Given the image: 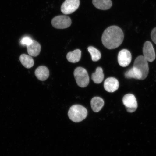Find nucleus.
<instances>
[{
	"mask_svg": "<svg viewBox=\"0 0 156 156\" xmlns=\"http://www.w3.org/2000/svg\"><path fill=\"white\" fill-rule=\"evenodd\" d=\"M81 52L80 50L76 49L73 51L68 52L67 55V58L68 61L72 63L79 62L81 59Z\"/></svg>",
	"mask_w": 156,
	"mask_h": 156,
	"instance_id": "obj_15",
	"label": "nucleus"
},
{
	"mask_svg": "<svg viewBox=\"0 0 156 156\" xmlns=\"http://www.w3.org/2000/svg\"><path fill=\"white\" fill-rule=\"evenodd\" d=\"M87 115V109L79 105H74L71 107L68 112V115L72 121L75 122L82 121L86 118Z\"/></svg>",
	"mask_w": 156,
	"mask_h": 156,
	"instance_id": "obj_3",
	"label": "nucleus"
},
{
	"mask_svg": "<svg viewBox=\"0 0 156 156\" xmlns=\"http://www.w3.org/2000/svg\"><path fill=\"white\" fill-rule=\"evenodd\" d=\"M148 61L143 56H139L136 58L133 67L125 74L126 79L144 80L149 74V67Z\"/></svg>",
	"mask_w": 156,
	"mask_h": 156,
	"instance_id": "obj_2",
	"label": "nucleus"
},
{
	"mask_svg": "<svg viewBox=\"0 0 156 156\" xmlns=\"http://www.w3.org/2000/svg\"><path fill=\"white\" fill-rule=\"evenodd\" d=\"M20 60L22 65L27 68H30L34 66V59L31 56L27 54L21 55L20 57Z\"/></svg>",
	"mask_w": 156,
	"mask_h": 156,
	"instance_id": "obj_16",
	"label": "nucleus"
},
{
	"mask_svg": "<svg viewBox=\"0 0 156 156\" xmlns=\"http://www.w3.org/2000/svg\"><path fill=\"white\" fill-rule=\"evenodd\" d=\"M80 5V0H66L62 5V12L65 15L71 14L76 10Z\"/></svg>",
	"mask_w": 156,
	"mask_h": 156,
	"instance_id": "obj_7",
	"label": "nucleus"
},
{
	"mask_svg": "<svg viewBox=\"0 0 156 156\" xmlns=\"http://www.w3.org/2000/svg\"><path fill=\"white\" fill-rule=\"evenodd\" d=\"M72 21L69 17L66 15H59L52 19L51 24L55 28L65 29L71 26Z\"/></svg>",
	"mask_w": 156,
	"mask_h": 156,
	"instance_id": "obj_5",
	"label": "nucleus"
},
{
	"mask_svg": "<svg viewBox=\"0 0 156 156\" xmlns=\"http://www.w3.org/2000/svg\"><path fill=\"white\" fill-rule=\"evenodd\" d=\"M74 76L77 84L81 87H85L89 83V77L87 72L85 68L77 67L74 72Z\"/></svg>",
	"mask_w": 156,
	"mask_h": 156,
	"instance_id": "obj_4",
	"label": "nucleus"
},
{
	"mask_svg": "<svg viewBox=\"0 0 156 156\" xmlns=\"http://www.w3.org/2000/svg\"><path fill=\"white\" fill-rule=\"evenodd\" d=\"M88 51L90 54L91 59L94 62H97L100 59L101 56L100 51L93 46H89L87 48Z\"/></svg>",
	"mask_w": 156,
	"mask_h": 156,
	"instance_id": "obj_18",
	"label": "nucleus"
},
{
	"mask_svg": "<svg viewBox=\"0 0 156 156\" xmlns=\"http://www.w3.org/2000/svg\"><path fill=\"white\" fill-rule=\"evenodd\" d=\"M122 102L126 107L127 112L132 113L137 108L138 104L136 97L131 94L124 95L122 98Z\"/></svg>",
	"mask_w": 156,
	"mask_h": 156,
	"instance_id": "obj_6",
	"label": "nucleus"
},
{
	"mask_svg": "<svg viewBox=\"0 0 156 156\" xmlns=\"http://www.w3.org/2000/svg\"><path fill=\"white\" fill-rule=\"evenodd\" d=\"M132 55L128 50L122 49L119 52L118 56V62L122 67H126L131 63Z\"/></svg>",
	"mask_w": 156,
	"mask_h": 156,
	"instance_id": "obj_8",
	"label": "nucleus"
},
{
	"mask_svg": "<svg viewBox=\"0 0 156 156\" xmlns=\"http://www.w3.org/2000/svg\"><path fill=\"white\" fill-rule=\"evenodd\" d=\"M104 75L102 68H97L96 71L93 73L91 76L93 81L95 83L99 84L102 83L104 79Z\"/></svg>",
	"mask_w": 156,
	"mask_h": 156,
	"instance_id": "obj_17",
	"label": "nucleus"
},
{
	"mask_svg": "<svg viewBox=\"0 0 156 156\" xmlns=\"http://www.w3.org/2000/svg\"><path fill=\"white\" fill-rule=\"evenodd\" d=\"M151 37L152 41L156 44V27L153 29L151 33Z\"/></svg>",
	"mask_w": 156,
	"mask_h": 156,
	"instance_id": "obj_20",
	"label": "nucleus"
},
{
	"mask_svg": "<svg viewBox=\"0 0 156 156\" xmlns=\"http://www.w3.org/2000/svg\"><path fill=\"white\" fill-rule=\"evenodd\" d=\"M119 87L118 80L114 77L107 78L104 83V88L107 92L113 93L118 90Z\"/></svg>",
	"mask_w": 156,
	"mask_h": 156,
	"instance_id": "obj_10",
	"label": "nucleus"
},
{
	"mask_svg": "<svg viewBox=\"0 0 156 156\" xmlns=\"http://www.w3.org/2000/svg\"><path fill=\"white\" fill-rule=\"evenodd\" d=\"M28 53L31 56H37L40 54L41 46L38 42L36 41L33 40L30 44L27 46Z\"/></svg>",
	"mask_w": 156,
	"mask_h": 156,
	"instance_id": "obj_12",
	"label": "nucleus"
},
{
	"mask_svg": "<svg viewBox=\"0 0 156 156\" xmlns=\"http://www.w3.org/2000/svg\"><path fill=\"white\" fill-rule=\"evenodd\" d=\"M92 2L96 8L102 10L108 9L112 6L111 0H93Z\"/></svg>",
	"mask_w": 156,
	"mask_h": 156,
	"instance_id": "obj_13",
	"label": "nucleus"
},
{
	"mask_svg": "<svg viewBox=\"0 0 156 156\" xmlns=\"http://www.w3.org/2000/svg\"><path fill=\"white\" fill-rule=\"evenodd\" d=\"M35 74L40 80L44 81L49 77L50 73L47 67L44 66H41L37 68Z\"/></svg>",
	"mask_w": 156,
	"mask_h": 156,
	"instance_id": "obj_11",
	"label": "nucleus"
},
{
	"mask_svg": "<svg viewBox=\"0 0 156 156\" xmlns=\"http://www.w3.org/2000/svg\"><path fill=\"white\" fill-rule=\"evenodd\" d=\"M143 53L144 58L147 61L152 62L155 60V51L151 42L146 41L144 43L143 48Z\"/></svg>",
	"mask_w": 156,
	"mask_h": 156,
	"instance_id": "obj_9",
	"label": "nucleus"
},
{
	"mask_svg": "<svg viewBox=\"0 0 156 156\" xmlns=\"http://www.w3.org/2000/svg\"><path fill=\"white\" fill-rule=\"evenodd\" d=\"M124 39V34L122 29L118 26L113 25L104 31L102 41L105 47L108 49H114L122 44Z\"/></svg>",
	"mask_w": 156,
	"mask_h": 156,
	"instance_id": "obj_1",
	"label": "nucleus"
},
{
	"mask_svg": "<svg viewBox=\"0 0 156 156\" xmlns=\"http://www.w3.org/2000/svg\"><path fill=\"white\" fill-rule=\"evenodd\" d=\"M104 105V100L99 97H94L91 101V108L95 112H98L101 110Z\"/></svg>",
	"mask_w": 156,
	"mask_h": 156,
	"instance_id": "obj_14",
	"label": "nucleus"
},
{
	"mask_svg": "<svg viewBox=\"0 0 156 156\" xmlns=\"http://www.w3.org/2000/svg\"><path fill=\"white\" fill-rule=\"evenodd\" d=\"M32 39L29 36H25L21 39L20 44L23 46H28L32 42Z\"/></svg>",
	"mask_w": 156,
	"mask_h": 156,
	"instance_id": "obj_19",
	"label": "nucleus"
}]
</instances>
